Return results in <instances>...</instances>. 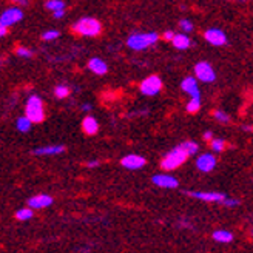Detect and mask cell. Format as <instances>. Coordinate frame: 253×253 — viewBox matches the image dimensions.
I'll list each match as a JSON object with an SVG mask.
<instances>
[{"label": "cell", "mask_w": 253, "mask_h": 253, "mask_svg": "<svg viewBox=\"0 0 253 253\" xmlns=\"http://www.w3.org/2000/svg\"><path fill=\"white\" fill-rule=\"evenodd\" d=\"M172 44L176 50H187L192 47V40L187 34H176L175 39L172 40Z\"/></svg>", "instance_id": "18"}, {"label": "cell", "mask_w": 253, "mask_h": 253, "mask_svg": "<svg viewBox=\"0 0 253 253\" xmlns=\"http://www.w3.org/2000/svg\"><path fill=\"white\" fill-rule=\"evenodd\" d=\"M185 195L204 202H221V204H223L224 199L227 198L224 193H218V192H185Z\"/></svg>", "instance_id": "8"}, {"label": "cell", "mask_w": 253, "mask_h": 253, "mask_svg": "<svg viewBox=\"0 0 253 253\" xmlns=\"http://www.w3.org/2000/svg\"><path fill=\"white\" fill-rule=\"evenodd\" d=\"M210 149H212L215 153L224 152V149H226V141L221 139V138H213L212 141H210Z\"/></svg>", "instance_id": "24"}, {"label": "cell", "mask_w": 253, "mask_h": 253, "mask_svg": "<svg viewBox=\"0 0 253 253\" xmlns=\"http://www.w3.org/2000/svg\"><path fill=\"white\" fill-rule=\"evenodd\" d=\"M175 36H176V34L173 33V31H165L162 37H164L165 40H168V42H172V40L175 39Z\"/></svg>", "instance_id": "32"}, {"label": "cell", "mask_w": 253, "mask_h": 253, "mask_svg": "<svg viewBox=\"0 0 253 253\" xmlns=\"http://www.w3.org/2000/svg\"><path fill=\"white\" fill-rule=\"evenodd\" d=\"M152 182L156 185V187H161V188H168V190H172V188H177L179 185V181L172 176V175H165V173H159V175H154L152 177Z\"/></svg>", "instance_id": "11"}, {"label": "cell", "mask_w": 253, "mask_h": 253, "mask_svg": "<svg viewBox=\"0 0 253 253\" xmlns=\"http://www.w3.org/2000/svg\"><path fill=\"white\" fill-rule=\"evenodd\" d=\"M212 114H213V118H215L219 124H228V122H230V116H228L226 111H223V110H215Z\"/></svg>", "instance_id": "26"}, {"label": "cell", "mask_w": 253, "mask_h": 253, "mask_svg": "<svg viewBox=\"0 0 253 253\" xmlns=\"http://www.w3.org/2000/svg\"><path fill=\"white\" fill-rule=\"evenodd\" d=\"M59 36H60V33H59L57 29H48V31H45L44 34H42V40L51 42V40H56Z\"/></svg>", "instance_id": "28"}, {"label": "cell", "mask_w": 253, "mask_h": 253, "mask_svg": "<svg viewBox=\"0 0 253 253\" xmlns=\"http://www.w3.org/2000/svg\"><path fill=\"white\" fill-rule=\"evenodd\" d=\"M24 19V11L17 6H11L5 9V11L0 14V25L2 26H11Z\"/></svg>", "instance_id": "7"}, {"label": "cell", "mask_w": 253, "mask_h": 253, "mask_svg": "<svg viewBox=\"0 0 253 253\" xmlns=\"http://www.w3.org/2000/svg\"><path fill=\"white\" fill-rule=\"evenodd\" d=\"M212 238L218 242H221V244H227V242H231L233 241V233L228 230H224V228H221V230H216L213 231V235Z\"/></svg>", "instance_id": "19"}, {"label": "cell", "mask_w": 253, "mask_h": 253, "mask_svg": "<svg viewBox=\"0 0 253 253\" xmlns=\"http://www.w3.org/2000/svg\"><path fill=\"white\" fill-rule=\"evenodd\" d=\"M88 70L91 73H94V75H98V76H103V75H107V73H108V65L102 59L93 57V59L88 60Z\"/></svg>", "instance_id": "15"}, {"label": "cell", "mask_w": 253, "mask_h": 253, "mask_svg": "<svg viewBox=\"0 0 253 253\" xmlns=\"http://www.w3.org/2000/svg\"><path fill=\"white\" fill-rule=\"evenodd\" d=\"M11 2H17V3H26V0H11Z\"/></svg>", "instance_id": "40"}, {"label": "cell", "mask_w": 253, "mask_h": 253, "mask_svg": "<svg viewBox=\"0 0 253 253\" xmlns=\"http://www.w3.org/2000/svg\"><path fill=\"white\" fill-rule=\"evenodd\" d=\"M195 76L198 77V80H201L204 83H212L215 82L216 79V75H215V70L212 68L208 62L205 60H201L198 62L195 65Z\"/></svg>", "instance_id": "6"}, {"label": "cell", "mask_w": 253, "mask_h": 253, "mask_svg": "<svg viewBox=\"0 0 253 253\" xmlns=\"http://www.w3.org/2000/svg\"><path fill=\"white\" fill-rule=\"evenodd\" d=\"M188 153L187 150L184 149L182 145H177L175 149H172L168 152L161 161V167L164 168L165 172H172V170H176V168L181 167L187 159H188Z\"/></svg>", "instance_id": "1"}, {"label": "cell", "mask_w": 253, "mask_h": 253, "mask_svg": "<svg viewBox=\"0 0 253 253\" xmlns=\"http://www.w3.org/2000/svg\"><path fill=\"white\" fill-rule=\"evenodd\" d=\"M45 8L48 11L54 13V11H59V9H65V2H63V0H47Z\"/></svg>", "instance_id": "22"}, {"label": "cell", "mask_w": 253, "mask_h": 253, "mask_svg": "<svg viewBox=\"0 0 253 253\" xmlns=\"http://www.w3.org/2000/svg\"><path fill=\"white\" fill-rule=\"evenodd\" d=\"M181 88L190 98H201V91H199V87H198V77H193V76L185 77L181 82Z\"/></svg>", "instance_id": "13"}, {"label": "cell", "mask_w": 253, "mask_h": 253, "mask_svg": "<svg viewBox=\"0 0 253 253\" xmlns=\"http://www.w3.org/2000/svg\"><path fill=\"white\" fill-rule=\"evenodd\" d=\"M179 226L187 228V227H190V223H188V221H185V219H184V221H181V223H179Z\"/></svg>", "instance_id": "38"}, {"label": "cell", "mask_w": 253, "mask_h": 253, "mask_svg": "<svg viewBox=\"0 0 253 253\" xmlns=\"http://www.w3.org/2000/svg\"><path fill=\"white\" fill-rule=\"evenodd\" d=\"M223 205H226V207H236V205H239V201H238V199H233V198H226Z\"/></svg>", "instance_id": "31"}, {"label": "cell", "mask_w": 253, "mask_h": 253, "mask_svg": "<svg viewBox=\"0 0 253 253\" xmlns=\"http://www.w3.org/2000/svg\"><path fill=\"white\" fill-rule=\"evenodd\" d=\"M139 90L144 96H156V94L162 90V80L159 76H156V75L149 76L141 82Z\"/></svg>", "instance_id": "5"}, {"label": "cell", "mask_w": 253, "mask_h": 253, "mask_svg": "<svg viewBox=\"0 0 253 253\" xmlns=\"http://www.w3.org/2000/svg\"><path fill=\"white\" fill-rule=\"evenodd\" d=\"M179 26H181V29L184 31V33H192V31H193V24L190 22L188 19L179 20Z\"/></svg>", "instance_id": "30"}, {"label": "cell", "mask_w": 253, "mask_h": 253, "mask_svg": "<svg viewBox=\"0 0 253 253\" xmlns=\"http://www.w3.org/2000/svg\"><path fill=\"white\" fill-rule=\"evenodd\" d=\"M63 152H65V147L63 145H47V147H39V149H36L34 154L36 156H54Z\"/></svg>", "instance_id": "17"}, {"label": "cell", "mask_w": 253, "mask_h": 253, "mask_svg": "<svg viewBox=\"0 0 253 253\" xmlns=\"http://www.w3.org/2000/svg\"><path fill=\"white\" fill-rule=\"evenodd\" d=\"M16 54L19 57H24V59H29V57H33V51L25 48V47H17L16 48Z\"/></svg>", "instance_id": "29"}, {"label": "cell", "mask_w": 253, "mask_h": 253, "mask_svg": "<svg viewBox=\"0 0 253 253\" xmlns=\"http://www.w3.org/2000/svg\"><path fill=\"white\" fill-rule=\"evenodd\" d=\"M25 114L34 124H40L42 121L45 119L44 102H42V99L39 96H36V94H33V96L28 98L26 105H25Z\"/></svg>", "instance_id": "4"}, {"label": "cell", "mask_w": 253, "mask_h": 253, "mask_svg": "<svg viewBox=\"0 0 253 253\" xmlns=\"http://www.w3.org/2000/svg\"><path fill=\"white\" fill-rule=\"evenodd\" d=\"M157 39H159L157 33H134L126 39V47L131 48L133 51H144L154 45Z\"/></svg>", "instance_id": "3"}, {"label": "cell", "mask_w": 253, "mask_h": 253, "mask_svg": "<svg viewBox=\"0 0 253 253\" xmlns=\"http://www.w3.org/2000/svg\"><path fill=\"white\" fill-rule=\"evenodd\" d=\"M54 96L57 99H65V98H68L70 96V88L67 85H57L54 88Z\"/></svg>", "instance_id": "27"}, {"label": "cell", "mask_w": 253, "mask_h": 253, "mask_svg": "<svg viewBox=\"0 0 253 253\" xmlns=\"http://www.w3.org/2000/svg\"><path fill=\"white\" fill-rule=\"evenodd\" d=\"M6 34H8V26H2V25H0V36L5 37Z\"/></svg>", "instance_id": "36"}, {"label": "cell", "mask_w": 253, "mask_h": 253, "mask_svg": "<svg viewBox=\"0 0 253 253\" xmlns=\"http://www.w3.org/2000/svg\"><path fill=\"white\" fill-rule=\"evenodd\" d=\"M82 131L88 134V136H94L99 131V122L96 121L94 116H85L82 121Z\"/></svg>", "instance_id": "16"}, {"label": "cell", "mask_w": 253, "mask_h": 253, "mask_svg": "<svg viewBox=\"0 0 253 253\" xmlns=\"http://www.w3.org/2000/svg\"><path fill=\"white\" fill-rule=\"evenodd\" d=\"M52 204V198L50 195L40 193L36 196H31L28 199V207H31L33 210H40V208H47Z\"/></svg>", "instance_id": "14"}, {"label": "cell", "mask_w": 253, "mask_h": 253, "mask_svg": "<svg viewBox=\"0 0 253 253\" xmlns=\"http://www.w3.org/2000/svg\"><path fill=\"white\" fill-rule=\"evenodd\" d=\"M181 145L187 150V153H188L190 156H193V154H196V153L199 152V145H198L195 141H184Z\"/></svg>", "instance_id": "25"}, {"label": "cell", "mask_w": 253, "mask_h": 253, "mask_svg": "<svg viewBox=\"0 0 253 253\" xmlns=\"http://www.w3.org/2000/svg\"><path fill=\"white\" fill-rule=\"evenodd\" d=\"M73 31L85 37H96L102 33V24L94 17H82L73 25Z\"/></svg>", "instance_id": "2"}, {"label": "cell", "mask_w": 253, "mask_h": 253, "mask_svg": "<svg viewBox=\"0 0 253 253\" xmlns=\"http://www.w3.org/2000/svg\"><path fill=\"white\" fill-rule=\"evenodd\" d=\"M204 39L213 47H223L227 44V36L218 28H210V29L204 31Z\"/></svg>", "instance_id": "10"}, {"label": "cell", "mask_w": 253, "mask_h": 253, "mask_svg": "<svg viewBox=\"0 0 253 253\" xmlns=\"http://www.w3.org/2000/svg\"><path fill=\"white\" fill-rule=\"evenodd\" d=\"M99 165V161H88L87 162V167H90V168H94V167H98Z\"/></svg>", "instance_id": "37"}, {"label": "cell", "mask_w": 253, "mask_h": 253, "mask_svg": "<svg viewBox=\"0 0 253 253\" xmlns=\"http://www.w3.org/2000/svg\"><path fill=\"white\" fill-rule=\"evenodd\" d=\"M147 164L145 157L139 156V154H126L121 159V165L126 170H139Z\"/></svg>", "instance_id": "12"}, {"label": "cell", "mask_w": 253, "mask_h": 253, "mask_svg": "<svg viewBox=\"0 0 253 253\" xmlns=\"http://www.w3.org/2000/svg\"><path fill=\"white\" fill-rule=\"evenodd\" d=\"M185 110L190 114H196L201 110V98H190V101L185 105Z\"/></svg>", "instance_id": "21"}, {"label": "cell", "mask_w": 253, "mask_h": 253, "mask_svg": "<svg viewBox=\"0 0 253 253\" xmlns=\"http://www.w3.org/2000/svg\"><path fill=\"white\" fill-rule=\"evenodd\" d=\"M242 130H246V131H253V126H249V125H242Z\"/></svg>", "instance_id": "39"}, {"label": "cell", "mask_w": 253, "mask_h": 253, "mask_svg": "<svg viewBox=\"0 0 253 253\" xmlns=\"http://www.w3.org/2000/svg\"><path fill=\"white\" fill-rule=\"evenodd\" d=\"M33 208L31 207H26V208H19L17 212H16V219L19 221H28L33 218Z\"/></svg>", "instance_id": "23"}, {"label": "cell", "mask_w": 253, "mask_h": 253, "mask_svg": "<svg viewBox=\"0 0 253 253\" xmlns=\"http://www.w3.org/2000/svg\"><path fill=\"white\" fill-rule=\"evenodd\" d=\"M216 167V157L212 153H202L196 159V168L202 173H210Z\"/></svg>", "instance_id": "9"}, {"label": "cell", "mask_w": 253, "mask_h": 253, "mask_svg": "<svg viewBox=\"0 0 253 253\" xmlns=\"http://www.w3.org/2000/svg\"><path fill=\"white\" fill-rule=\"evenodd\" d=\"M202 138L205 139V141H212L213 139V133L212 131H210V130H207V131H204V134H202Z\"/></svg>", "instance_id": "34"}, {"label": "cell", "mask_w": 253, "mask_h": 253, "mask_svg": "<svg viewBox=\"0 0 253 253\" xmlns=\"http://www.w3.org/2000/svg\"><path fill=\"white\" fill-rule=\"evenodd\" d=\"M80 110H82L83 113H90V111L93 110V105H91V103H83L82 107H80Z\"/></svg>", "instance_id": "33"}, {"label": "cell", "mask_w": 253, "mask_h": 253, "mask_svg": "<svg viewBox=\"0 0 253 253\" xmlns=\"http://www.w3.org/2000/svg\"><path fill=\"white\" fill-rule=\"evenodd\" d=\"M33 121H31L28 116H20V118H17L16 121V128L20 131V133H28L31 130V126H33Z\"/></svg>", "instance_id": "20"}, {"label": "cell", "mask_w": 253, "mask_h": 253, "mask_svg": "<svg viewBox=\"0 0 253 253\" xmlns=\"http://www.w3.org/2000/svg\"><path fill=\"white\" fill-rule=\"evenodd\" d=\"M52 16H54V19H62L63 16H65V9H59V11H54V13H52Z\"/></svg>", "instance_id": "35"}]
</instances>
